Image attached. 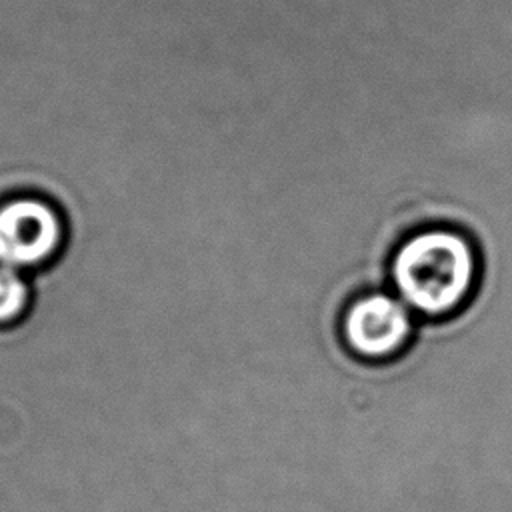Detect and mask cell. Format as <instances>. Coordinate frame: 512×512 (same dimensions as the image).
I'll return each instance as SVG.
<instances>
[{"label": "cell", "mask_w": 512, "mask_h": 512, "mask_svg": "<svg viewBox=\"0 0 512 512\" xmlns=\"http://www.w3.org/2000/svg\"><path fill=\"white\" fill-rule=\"evenodd\" d=\"M476 274V244L464 230L448 224L408 232L390 256V278L398 298L426 318L458 310L468 300Z\"/></svg>", "instance_id": "cell-1"}, {"label": "cell", "mask_w": 512, "mask_h": 512, "mask_svg": "<svg viewBox=\"0 0 512 512\" xmlns=\"http://www.w3.org/2000/svg\"><path fill=\"white\" fill-rule=\"evenodd\" d=\"M68 240L60 202L46 192L0 198V266L30 274L52 264Z\"/></svg>", "instance_id": "cell-2"}, {"label": "cell", "mask_w": 512, "mask_h": 512, "mask_svg": "<svg viewBox=\"0 0 512 512\" xmlns=\"http://www.w3.org/2000/svg\"><path fill=\"white\" fill-rule=\"evenodd\" d=\"M414 332L410 308L382 290L352 300L340 320L344 346L360 360L382 362L398 356Z\"/></svg>", "instance_id": "cell-3"}, {"label": "cell", "mask_w": 512, "mask_h": 512, "mask_svg": "<svg viewBox=\"0 0 512 512\" xmlns=\"http://www.w3.org/2000/svg\"><path fill=\"white\" fill-rule=\"evenodd\" d=\"M32 282L28 274L0 266V328L16 326L32 306Z\"/></svg>", "instance_id": "cell-4"}]
</instances>
